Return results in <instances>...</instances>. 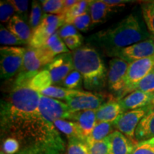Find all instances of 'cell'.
<instances>
[{
    "label": "cell",
    "instance_id": "obj_1",
    "mask_svg": "<svg viewBox=\"0 0 154 154\" xmlns=\"http://www.w3.org/2000/svg\"><path fill=\"white\" fill-rule=\"evenodd\" d=\"M40 93L14 86L1 100V129L19 140L22 151L34 154H62L65 143L54 125L38 109Z\"/></svg>",
    "mask_w": 154,
    "mask_h": 154
},
{
    "label": "cell",
    "instance_id": "obj_2",
    "mask_svg": "<svg viewBox=\"0 0 154 154\" xmlns=\"http://www.w3.org/2000/svg\"><path fill=\"white\" fill-rule=\"evenodd\" d=\"M151 36L146 32L137 17L131 14L126 18L106 29L100 31L89 38L91 45L103 50L108 56L125 47L149 39Z\"/></svg>",
    "mask_w": 154,
    "mask_h": 154
},
{
    "label": "cell",
    "instance_id": "obj_3",
    "mask_svg": "<svg viewBox=\"0 0 154 154\" xmlns=\"http://www.w3.org/2000/svg\"><path fill=\"white\" fill-rule=\"evenodd\" d=\"M72 54L74 68L82 75L84 87L88 89L103 87L107 80L106 69L96 49L90 45L82 46Z\"/></svg>",
    "mask_w": 154,
    "mask_h": 154
},
{
    "label": "cell",
    "instance_id": "obj_4",
    "mask_svg": "<svg viewBox=\"0 0 154 154\" xmlns=\"http://www.w3.org/2000/svg\"><path fill=\"white\" fill-rule=\"evenodd\" d=\"M25 51L26 48L20 47L0 48L1 79H9L19 74L24 63Z\"/></svg>",
    "mask_w": 154,
    "mask_h": 154
},
{
    "label": "cell",
    "instance_id": "obj_5",
    "mask_svg": "<svg viewBox=\"0 0 154 154\" xmlns=\"http://www.w3.org/2000/svg\"><path fill=\"white\" fill-rule=\"evenodd\" d=\"M65 24L63 15L44 14L40 24L32 32L29 47H43L47 40Z\"/></svg>",
    "mask_w": 154,
    "mask_h": 154
},
{
    "label": "cell",
    "instance_id": "obj_6",
    "mask_svg": "<svg viewBox=\"0 0 154 154\" xmlns=\"http://www.w3.org/2000/svg\"><path fill=\"white\" fill-rule=\"evenodd\" d=\"M154 70V56L129 63L126 76V84L119 94L120 100L134 91V88L143 78Z\"/></svg>",
    "mask_w": 154,
    "mask_h": 154
},
{
    "label": "cell",
    "instance_id": "obj_7",
    "mask_svg": "<svg viewBox=\"0 0 154 154\" xmlns=\"http://www.w3.org/2000/svg\"><path fill=\"white\" fill-rule=\"evenodd\" d=\"M38 109L44 118L52 124L56 120L59 119L72 121L75 112L70 109L67 103L42 95L41 94Z\"/></svg>",
    "mask_w": 154,
    "mask_h": 154
},
{
    "label": "cell",
    "instance_id": "obj_8",
    "mask_svg": "<svg viewBox=\"0 0 154 154\" xmlns=\"http://www.w3.org/2000/svg\"><path fill=\"white\" fill-rule=\"evenodd\" d=\"M151 106L152 104L134 110L125 111L113 123V126L131 140L136 143L135 140V131L140 121L151 109Z\"/></svg>",
    "mask_w": 154,
    "mask_h": 154
},
{
    "label": "cell",
    "instance_id": "obj_9",
    "mask_svg": "<svg viewBox=\"0 0 154 154\" xmlns=\"http://www.w3.org/2000/svg\"><path fill=\"white\" fill-rule=\"evenodd\" d=\"M55 57L56 56L45 47L26 49L20 72L37 73L51 63Z\"/></svg>",
    "mask_w": 154,
    "mask_h": 154
},
{
    "label": "cell",
    "instance_id": "obj_10",
    "mask_svg": "<svg viewBox=\"0 0 154 154\" xmlns=\"http://www.w3.org/2000/svg\"><path fill=\"white\" fill-rule=\"evenodd\" d=\"M109 56L120 58L129 63L133 61L152 57L154 56V39L150 38L149 39L138 42L115 51Z\"/></svg>",
    "mask_w": 154,
    "mask_h": 154
},
{
    "label": "cell",
    "instance_id": "obj_11",
    "mask_svg": "<svg viewBox=\"0 0 154 154\" xmlns=\"http://www.w3.org/2000/svg\"><path fill=\"white\" fill-rule=\"evenodd\" d=\"M129 63L120 58L113 57L109 61L107 82L111 90L120 94L126 84V76Z\"/></svg>",
    "mask_w": 154,
    "mask_h": 154
},
{
    "label": "cell",
    "instance_id": "obj_12",
    "mask_svg": "<svg viewBox=\"0 0 154 154\" xmlns=\"http://www.w3.org/2000/svg\"><path fill=\"white\" fill-rule=\"evenodd\" d=\"M44 69L49 72L53 84H61L69 73L74 69L72 54L69 52L57 56Z\"/></svg>",
    "mask_w": 154,
    "mask_h": 154
},
{
    "label": "cell",
    "instance_id": "obj_13",
    "mask_svg": "<svg viewBox=\"0 0 154 154\" xmlns=\"http://www.w3.org/2000/svg\"><path fill=\"white\" fill-rule=\"evenodd\" d=\"M66 101L70 109L74 111H96L105 103L104 99L101 96L88 91L69 97Z\"/></svg>",
    "mask_w": 154,
    "mask_h": 154
},
{
    "label": "cell",
    "instance_id": "obj_14",
    "mask_svg": "<svg viewBox=\"0 0 154 154\" xmlns=\"http://www.w3.org/2000/svg\"><path fill=\"white\" fill-rule=\"evenodd\" d=\"M153 101L154 93H145L140 91H133L119 100L124 112L147 106L152 104Z\"/></svg>",
    "mask_w": 154,
    "mask_h": 154
},
{
    "label": "cell",
    "instance_id": "obj_15",
    "mask_svg": "<svg viewBox=\"0 0 154 154\" xmlns=\"http://www.w3.org/2000/svg\"><path fill=\"white\" fill-rule=\"evenodd\" d=\"M109 154H132L135 144L124 134L116 130L109 136Z\"/></svg>",
    "mask_w": 154,
    "mask_h": 154
},
{
    "label": "cell",
    "instance_id": "obj_16",
    "mask_svg": "<svg viewBox=\"0 0 154 154\" xmlns=\"http://www.w3.org/2000/svg\"><path fill=\"white\" fill-rule=\"evenodd\" d=\"M124 113L119 100H109L96 111L97 122L113 123Z\"/></svg>",
    "mask_w": 154,
    "mask_h": 154
},
{
    "label": "cell",
    "instance_id": "obj_17",
    "mask_svg": "<svg viewBox=\"0 0 154 154\" xmlns=\"http://www.w3.org/2000/svg\"><path fill=\"white\" fill-rule=\"evenodd\" d=\"M154 138V103L151 109L141 119L135 131L136 142L143 141Z\"/></svg>",
    "mask_w": 154,
    "mask_h": 154
},
{
    "label": "cell",
    "instance_id": "obj_18",
    "mask_svg": "<svg viewBox=\"0 0 154 154\" xmlns=\"http://www.w3.org/2000/svg\"><path fill=\"white\" fill-rule=\"evenodd\" d=\"M72 121L79 125L83 134L86 138L91 134L94 128L97 124L96 111H75L72 117Z\"/></svg>",
    "mask_w": 154,
    "mask_h": 154
},
{
    "label": "cell",
    "instance_id": "obj_19",
    "mask_svg": "<svg viewBox=\"0 0 154 154\" xmlns=\"http://www.w3.org/2000/svg\"><path fill=\"white\" fill-rule=\"evenodd\" d=\"M7 29L21 40L29 44L32 35V30L22 17L14 15L8 22Z\"/></svg>",
    "mask_w": 154,
    "mask_h": 154
},
{
    "label": "cell",
    "instance_id": "obj_20",
    "mask_svg": "<svg viewBox=\"0 0 154 154\" xmlns=\"http://www.w3.org/2000/svg\"><path fill=\"white\" fill-rule=\"evenodd\" d=\"M53 124L59 131L66 135L68 139L69 138H77V139L85 140V141L86 140V138L83 134L79 125L75 121L59 119V120H56Z\"/></svg>",
    "mask_w": 154,
    "mask_h": 154
},
{
    "label": "cell",
    "instance_id": "obj_21",
    "mask_svg": "<svg viewBox=\"0 0 154 154\" xmlns=\"http://www.w3.org/2000/svg\"><path fill=\"white\" fill-rule=\"evenodd\" d=\"M112 9L103 1H90L88 11L91 15L92 24H96L103 22L112 11Z\"/></svg>",
    "mask_w": 154,
    "mask_h": 154
},
{
    "label": "cell",
    "instance_id": "obj_22",
    "mask_svg": "<svg viewBox=\"0 0 154 154\" xmlns=\"http://www.w3.org/2000/svg\"><path fill=\"white\" fill-rule=\"evenodd\" d=\"M113 123L107 122H98L94 128L91 134L86 138V143H92V142L101 141L105 138L109 137L113 131Z\"/></svg>",
    "mask_w": 154,
    "mask_h": 154
},
{
    "label": "cell",
    "instance_id": "obj_23",
    "mask_svg": "<svg viewBox=\"0 0 154 154\" xmlns=\"http://www.w3.org/2000/svg\"><path fill=\"white\" fill-rule=\"evenodd\" d=\"M84 92L85 91H81L79 89H68V88L60 87V86H51L39 93L42 95L52 98V99L66 100L69 97L79 95Z\"/></svg>",
    "mask_w": 154,
    "mask_h": 154
},
{
    "label": "cell",
    "instance_id": "obj_24",
    "mask_svg": "<svg viewBox=\"0 0 154 154\" xmlns=\"http://www.w3.org/2000/svg\"><path fill=\"white\" fill-rule=\"evenodd\" d=\"M52 84V79L49 72L47 69L44 68L31 80L28 87L32 88L34 91L41 92L51 86Z\"/></svg>",
    "mask_w": 154,
    "mask_h": 154
},
{
    "label": "cell",
    "instance_id": "obj_25",
    "mask_svg": "<svg viewBox=\"0 0 154 154\" xmlns=\"http://www.w3.org/2000/svg\"><path fill=\"white\" fill-rule=\"evenodd\" d=\"M89 3L90 1H86V0L77 2L63 14L65 24H72L76 17H79L88 11Z\"/></svg>",
    "mask_w": 154,
    "mask_h": 154
},
{
    "label": "cell",
    "instance_id": "obj_26",
    "mask_svg": "<svg viewBox=\"0 0 154 154\" xmlns=\"http://www.w3.org/2000/svg\"><path fill=\"white\" fill-rule=\"evenodd\" d=\"M43 47L49 49L56 57L62 54L69 53V49L63 42V39L59 36L58 32L50 37Z\"/></svg>",
    "mask_w": 154,
    "mask_h": 154
},
{
    "label": "cell",
    "instance_id": "obj_27",
    "mask_svg": "<svg viewBox=\"0 0 154 154\" xmlns=\"http://www.w3.org/2000/svg\"><path fill=\"white\" fill-rule=\"evenodd\" d=\"M141 11L146 27L152 38L154 39V2L142 3Z\"/></svg>",
    "mask_w": 154,
    "mask_h": 154
},
{
    "label": "cell",
    "instance_id": "obj_28",
    "mask_svg": "<svg viewBox=\"0 0 154 154\" xmlns=\"http://www.w3.org/2000/svg\"><path fill=\"white\" fill-rule=\"evenodd\" d=\"M66 154H90V153L85 140L77 138H69Z\"/></svg>",
    "mask_w": 154,
    "mask_h": 154
},
{
    "label": "cell",
    "instance_id": "obj_29",
    "mask_svg": "<svg viewBox=\"0 0 154 154\" xmlns=\"http://www.w3.org/2000/svg\"><path fill=\"white\" fill-rule=\"evenodd\" d=\"M0 43L7 46H20L26 44V42L21 40L2 25L0 26Z\"/></svg>",
    "mask_w": 154,
    "mask_h": 154
},
{
    "label": "cell",
    "instance_id": "obj_30",
    "mask_svg": "<svg viewBox=\"0 0 154 154\" xmlns=\"http://www.w3.org/2000/svg\"><path fill=\"white\" fill-rule=\"evenodd\" d=\"M40 2L46 14L63 15V0H43Z\"/></svg>",
    "mask_w": 154,
    "mask_h": 154
},
{
    "label": "cell",
    "instance_id": "obj_31",
    "mask_svg": "<svg viewBox=\"0 0 154 154\" xmlns=\"http://www.w3.org/2000/svg\"><path fill=\"white\" fill-rule=\"evenodd\" d=\"M83 82L84 80L82 75L78 71L74 69L72 72L69 73L61 84L63 86V88L68 89H77L82 86Z\"/></svg>",
    "mask_w": 154,
    "mask_h": 154
},
{
    "label": "cell",
    "instance_id": "obj_32",
    "mask_svg": "<svg viewBox=\"0 0 154 154\" xmlns=\"http://www.w3.org/2000/svg\"><path fill=\"white\" fill-rule=\"evenodd\" d=\"M43 16H42V8L40 4L37 1L32 2V11L29 15V24L32 32L41 23Z\"/></svg>",
    "mask_w": 154,
    "mask_h": 154
},
{
    "label": "cell",
    "instance_id": "obj_33",
    "mask_svg": "<svg viewBox=\"0 0 154 154\" xmlns=\"http://www.w3.org/2000/svg\"><path fill=\"white\" fill-rule=\"evenodd\" d=\"M88 146L90 154H109V138L107 137L101 141L86 143Z\"/></svg>",
    "mask_w": 154,
    "mask_h": 154
},
{
    "label": "cell",
    "instance_id": "obj_34",
    "mask_svg": "<svg viewBox=\"0 0 154 154\" xmlns=\"http://www.w3.org/2000/svg\"><path fill=\"white\" fill-rule=\"evenodd\" d=\"M134 91H140L145 93H154V70L135 86Z\"/></svg>",
    "mask_w": 154,
    "mask_h": 154
},
{
    "label": "cell",
    "instance_id": "obj_35",
    "mask_svg": "<svg viewBox=\"0 0 154 154\" xmlns=\"http://www.w3.org/2000/svg\"><path fill=\"white\" fill-rule=\"evenodd\" d=\"M132 154H154V138L137 142Z\"/></svg>",
    "mask_w": 154,
    "mask_h": 154
},
{
    "label": "cell",
    "instance_id": "obj_36",
    "mask_svg": "<svg viewBox=\"0 0 154 154\" xmlns=\"http://www.w3.org/2000/svg\"><path fill=\"white\" fill-rule=\"evenodd\" d=\"M14 7L9 1L0 2V20L2 22L7 23L14 17Z\"/></svg>",
    "mask_w": 154,
    "mask_h": 154
},
{
    "label": "cell",
    "instance_id": "obj_37",
    "mask_svg": "<svg viewBox=\"0 0 154 154\" xmlns=\"http://www.w3.org/2000/svg\"><path fill=\"white\" fill-rule=\"evenodd\" d=\"M72 24L74 25L77 29L79 31L86 32V31L89 29L90 26L93 24L89 11H86V13L81 15V16L76 17Z\"/></svg>",
    "mask_w": 154,
    "mask_h": 154
},
{
    "label": "cell",
    "instance_id": "obj_38",
    "mask_svg": "<svg viewBox=\"0 0 154 154\" xmlns=\"http://www.w3.org/2000/svg\"><path fill=\"white\" fill-rule=\"evenodd\" d=\"M20 149L19 140L13 137H8L3 141L2 151L6 154H14Z\"/></svg>",
    "mask_w": 154,
    "mask_h": 154
},
{
    "label": "cell",
    "instance_id": "obj_39",
    "mask_svg": "<svg viewBox=\"0 0 154 154\" xmlns=\"http://www.w3.org/2000/svg\"><path fill=\"white\" fill-rule=\"evenodd\" d=\"M58 34L63 39L73 36H81L78 29L73 24H64L58 30Z\"/></svg>",
    "mask_w": 154,
    "mask_h": 154
},
{
    "label": "cell",
    "instance_id": "obj_40",
    "mask_svg": "<svg viewBox=\"0 0 154 154\" xmlns=\"http://www.w3.org/2000/svg\"><path fill=\"white\" fill-rule=\"evenodd\" d=\"M9 2L14 7L15 11H17L19 16L22 17L24 19H26V15L28 11V6H29V1L27 0H9Z\"/></svg>",
    "mask_w": 154,
    "mask_h": 154
},
{
    "label": "cell",
    "instance_id": "obj_41",
    "mask_svg": "<svg viewBox=\"0 0 154 154\" xmlns=\"http://www.w3.org/2000/svg\"><path fill=\"white\" fill-rule=\"evenodd\" d=\"M66 46L69 49L74 51L82 47V36H73L70 37L65 38L63 39Z\"/></svg>",
    "mask_w": 154,
    "mask_h": 154
},
{
    "label": "cell",
    "instance_id": "obj_42",
    "mask_svg": "<svg viewBox=\"0 0 154 154\" xmlns=\"http://www.w3.org/2000/svg\"><path fill=\"white\" fill-rule=\"evenodd\" d=\"M103 2L111 8L115 7H122L125 5V4L130 2V1L128 0H103Z\"/></svg>",
    "mask_w": 154,
    "mask_h": 154
},
{
    "label": "cell",
    "instance_id": "obj_43",
    "mask_svg": "<svg viewBox=\"0 0 154 154\" xmlns=\"http://www.w3.org/2000/svg\"><path fill=\"white\" fill-rule=\"evenodd\" d=\"M77 2L76 0H63V14H65V12L71 8L73 5H75Z\"/></svg>",
    "mask_w": 154,
    "mask_h": 154
},
{
    "label": "cell",
    "instance_id": "obj_44",
    "mask_svg": "<svg viewBox=\"0 0 154 154\" xmlns=\"http://www.w3.org/2000/svg\"><path fill=\"white\" fill-rule=\"evenodd\" d=\"M18 154H34V153H30V152H27V151H21L20 153Z\"/></svg>",
    "mask_w": 154,
    "mask_h": 154
},
{
    "label": "cell",
    "instance_id": "obj_45",
    "mask_svg": "<svg viewBox=\"0 0 154 154\" xmlns=\"http://www.w3.org/2000/svg\"><path fill=\"white\" fill-rule=\"evenodd\" d=\"M0 154H6V153H4V152H3L2 151H1V153H0Z\"/></svg>",
    "mask_w": 154,
    "mask_h": 154
},
{
    "label": "cell",
    "instance_id": "obj_46",
    "mask_svg": "<svg viewBox=\"0 0 154 154\" xmlns=\"http://www.w3.org/2000/svg\"><path fill=\"white\" fill-rule=\"evenodd\" d=\"M153 103H154V101H153Z\"/></svg>",
    "mask_w": 154,
    "mask_h": 154
}]
</instances>
